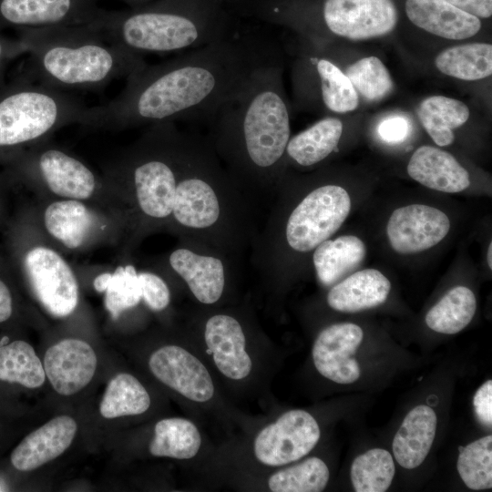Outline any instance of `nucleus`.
<instances>
[{
  "mask_svg": "<svg viewBox=\"0 0 492 492\" xmlns=\"http://www.w3.org/2000/svg\"><path fill=\"white\" fill-rule=\"evenodd\" d=\"M276 58L270 44L230 33L127 78L108 103L87 108L79 124L121 130L177 120L205 122L261 66Z\"/></svg>",
  "mask_w": 492,
  "mask_h": 492,
  "instance_id": "obj_1",
  "label": "nucleus"
},
{
  "mask_svg": "<svg viewBox=\"0 0 492 492\" xmlns=\"http://www.w3.org/2000/svg\"><path fill=\"white\" fill-rule=\"evenodd\" d=\"M207 138L245 195H270L291 138L290 109L278 58L258 67L204 122Z\"/></svg>",
  "mask_w": 492,
  "mask_h": 492,
  "instance_id": "obj_2",
  "label": "nucleus"
},
{
  "mask_svg": "<svg viewBox=\"0 0 492 492\" xmlns=\"http://www.w3.org/2000/svg\"><path fill=\"white\" fill-rule=\"evenodd\" d=\"M194 133L176 122L149 128L106 169L103 177L135 244L153 231H168L179 174Z\"/></svg>",
  "mask_w": 492,
  "mask_h": 492,
  "instance_id": "obj_3",
  "label": "nucleus"
},
{
  "mask_svg": "<svg viewBox=\"0 0 492 492\" xmlns=\"http://www.w3.org/2000/svg\"><path fill=\"white\" fill-rule=\"evenodd\" d=\"M246 200L207 137L194 134L178 179L168 231L225 255L238 252L251 238Z\"/></svg>",
  "mask_w": 492,
  "mask_h": 492,
  "instance_id": "obj_4",
  "label": "nucleus"
},
{
  "mask_svg": "<svg viewBox=\"0 0 492 492\" xmlns=\"http://www.w3.org/2000/svg\"><path fill=\"white\" fill-rule=\"evenodd\" d=\"M27 78L56 89H97L142 68V56L107 41L91 24L24 29Z\"/></svg>",
  "mask_w": 492,
  "mask_h": 492,
  "instance_id": "obj_5",
  "label": "nucleus"
},
{
  "mask_svg": "<svg viewBox=\"0 0 492 492\" xmlns=\"http://www.w3.org/2000/svg\"><path fill=\"white\" fill-rule=\"evenodd\" d=\"M91 24L109 43L142 57L184 53L230 34L211 19L167 4L128 12H101Z\"/></svg>",
  "mask_w": 492,
  "mask_h": 492,
  "instance_id": "obj_6",
  "label": "nucleus"
},
{
  "mask_svg": "<svg viewBox=\"0 0 492 492\" xmlns=\"http://www.w3.org/2000/svg\"><path fill=\"white\" fill-rule=\"evenodd\" d=\"M87 107L60 89L28 79L0 91V157L14 159L80 122Z\"/></svg>",
  "mask_w": 492,
  "mask_h": 492,
  "instance_id": "obj_7",
  "label": "nucleus"
},
{
  "mask_svg": "<svg viewBox=\"0 0 492 492\" xmlns=\"http://www.w3.org/2000/svg\"><path fill=\"white\" fill-rule=\"evenodd\" d=\"M14 159L17 173L43 200H77L96 202L116 210L103 176L70 151L44 140Z\"/></svg>",
  "mask_w": 492,
  "mask_h": 492,
  "instance_id": "obj_8",
  "label": "nucleus"
},
{
  "mask_svg": "<svg viewBox=\"0 0 492 492\" xmlns=\"http://www.w3.org/2000/svg\"><path fill=\"white\" fill-rule=\"evenodd\" d=\"M36 229L38 232L30 228L18 245L17 270L39 305L55 318H66L78 305V282L68 261Z\"/></svg>",
  "mask_w": 492,
  "mask_h": 492,
  "instance_id": "obj_9",
  "label": "nucleus"
},
{
  "mask_svg": "<svg viewBox=\"0 0 492 492\" xmlns=\"http://www.w3.org/2000/svg\"><path fill=\"white\" fill-rule=\"evenodd\" d=\"M42 202L34 223L56 248L80 252L125 232L121 214L110 207L77 200Z\"/></svg>",
  "mask_w": 492,
  "mask_h": 492,
  "instance_id": "obj_10",
  "label": "nucleus"
},
{
  "mask_svg": "<svg viewBox=\"0 0 492 492\" xmlns=\"http://www.w3.org/2000/svg\"><path fill=\"white\" fill-rule=\"evenodd\" d=\"M351 199L341 186L325 184L313 189L290 211L281 232L284 246L296 253H307L330 239L344 222Z\"/></svg>",
  "mask_w": 492,
  "mask_h": 492,
  "instance_id": "obj_11",
  "label": "nucleus"
},
{
  "mask_svg": "<svg viewBox=\"0 0 492 492\" xmlns=\"http://www.w3.org/2000/svg\"><path fill=\"white\" fill-rule=\"evenodd\" d=\"M320 436L319 425L311 414L302 409L290 410L259 432L253 445L254 456L263 465L284 466L309 454Z\"/></svg>",
  "mask_w": 492,
  "mask_h": 492,
  "instance_id": "obj_12",
  "label": "nucleus"
},
{
  "mask_svg": "<svg viewBox=\"0 0 492 492\" xmlns=\"http://www.w3.org/2000/svg\"><path fill=\"white\" fill-rule=\"evenodd\" d=\"M322 15L331 35L354 41L387 36L398 20L393 0H324Z\"/></svg>",
  "mask_w": 492,
  "mask_h": 492,
  "instance_id": "obj_13",
  "label": "nucleus"
},
{
  "mask_svg": "<svg viewBox=\"0 0 492 492\" xmlns=\"http://www.w3.org/2000/svg\"><path fill=\"white\" fill-rule=\"evenodd\" d=\"M295 84L302 102L316 100L330 112L344 114L359 106L358 93L350 79L325 56L299 61L295 68Z\"/></svg>",
  "mask_w": 492,
  "mask_h": 492,
  "instance_id": "obj_14",
  "label": "nucleus"
},
{
  "mask_svg": "<svg viewBox=\"0 0 492 492\" xmlns=\"http://www.w3.org/2000/svg\"><path fill=\"white\" fill-rule=\"evenodd\" d=\"M100 13L96 0H0V26L24 30L86 25Z\"/></svg>",
  "mask_w": 492,
  "mask_h": 492,
  "instance_id": "obj_15",
  "label": "nucleus"
},
{
  "mask_svg": "<svg viewBox=\"0 0 492 492\" xmlns=\"http://www.w3.org/2000/svg\"><path fill=\"white\" fill-rule=\"evenodd\" d=\"M225 254L182 241L168 257L170 268L203 304H214L222 296L226 284Z\"/></svg>",
  "mask_w": 492,
  "mask_h": 492,
  "instance_id": "obj_16",
  "label": "nucleus"
},
{
  "mask_svg": "<svg viewBox=\"0 0 492 492\" xmlns=\"http://www.w3.org/2000/svg\"><path fill=\"white\" fill-rule=\"evenodd\" d=\"M449 229L450 220L440 210L411 204L393 211L387 222L386 234L396 252L413 254L439 243Z\"/></svg>",
  "mask_w": 492,
  "mask_h": 492,
  "instance_id": "obj_17",
  "label": "nucleus"
},
{
  "mask_svg": "<svg viewBox=\"0 0 492 492\" xmlns=\"http://www.w3.org/2000/svg\"><path fill=\"white\" fill-rule=\"evenodd\" d=\"M363 338L362 328L351 323H335L322 330L312 350L316 370L337 384L355 382L360 377V368L354 354Z\"/></svg>",
  "mask_w": 492,
  "mask_h": 492,
  "instance_id": "obj_18",
  "label": "nucleus"
},
{
  "mask_svg": "<svg viewBox=\"0 0 492 492\" xmlns=\"http://www.w3.org/2000/svg\"><path fill=\"white\" fill-rule=\"evenodd\" d=\"M153 375L184 397L202 403L214 395V384L204 364L178 345H165L149 357Z\"/></svg>",
  "mask_w": 492,
  "mask_h": 492,
  "instance_id": "obj_19",
  "label": "nucleus"
},
{
  "mask_svg": "<svg viewBox=\"0 0 492 492\" xmlns=\"http://www.w3.org/2000/svg\"><path fill=\"white\" fill-rule=\"evenodd\" d=\"M97 364L96 353L87 342L67 338L46 350L43 366L55 391L71 395L89 384Z\"/></svg>",
  "mask_w": 492,
  "mask_h": 492,
  "instance_id": "obj_20",
  "label": "nucleus"
},
{
  "mask_svg": "<svg viewBox=\"0 0 492 492\" xmlns=\"http://www.w3.org/2000/svg\"><path fill=\"white\" fill-rule=\"evenodd\" d=\"M205 343L220 372L240 380L247 377L252 363L246 352V339L240 322L226 313L210 316L204 327Z\"/></svg>",
  "mask_w": 492,
  "mask_h": 492,
  "instance_id": "obj_21",
  "label": "nucleus"
},
{
  "mask_svg": "<svg viewBox=\"0 0 492 492\" xmlns=\"http://www.w3.org/2000/svg\"><path fill=\"white\" fill-rule=\"evenodd\" d=\"M77 425L68 415L56 416L26 436L11 454L19 471H32L62 455L71 445Z\"/></svg>",
  "mask_w": 492,
  "mask_h": 492,
  "instance_id": "obj_22",
  "label": "nucleus"
},
{
  "mask_svg": "<svg viewBox=\"0 0 492 492\" xmlns=\"http://www.w3.org/2000/svg\"><path fill=\"white\" fill-rule=\"evenodd\" d=\"M405 10L416 27L448 40L471 38L482 26L479 18L445 0H405Z\"/></svg>",
  "mask_w": 492,
  "mask_h": 492,
  "instance_id": "obj_23",
  "label": "nucleus"
},
{
  "mask_svg": "<svg viewBox=\"0 0 492 492\" xmlns=\"http://www.w3.org/2000/svg\"><path fill=\"white\" fill-rule=\"evenodd\" d=\"M407 173L423 186L446 193L463 191L470 185L467 170L452 154L428 145L413 153Z\"/></svg>",
  "mask_w": 492,
  "mask_h": 492,
  "instance_id": "obj_24",
  "label": "nucleus"
},
{
  "mask_svg": "<svg viewBox=\"0 0 492 492\" xmlns=\"http://www.w3.org/2000/svg\"><path fill=\"white\" fill-rule=\"evenodd\" d=\"M390 290L391 282L381 272L364 269L333 285L326 300L335 311L356 313L384 303Z\"/></svg>",
  "mask_w": 492,
  "mask_h": 492,
  "instance_id": "obj_25",
  "label": "nucleus"
},
{
  "mask_svg": "<svg viewBox=\"0 0 492 492\" xmlns=\"http://www.w3.org/2000/svg\"><path fill=\"white\" fill-rule=\"evenodd\" d=\"M436 415L428 405L414 407L403 420L393 440V452L404 468L419 466L428 455L436 431Z\"/></svg>",
  "mask_w": 492,
  "mask_h": 492,
  "instance_id": "obj_26",
  "label": "nucleus"
},
{
  "mask_svg": "<svg viewBox=\"0 0 492 492\" xmlns=\"http://www.w3.org/2000/svg\"><path fill=\"white\" fill-rule=\"evenodd\" d=\"M365 253L364 243L353 235L323 241L313 254L319 282L325 287L334 285L362 264Z\"/></svg>",
  "mask_w": 492,
  "mask_h": 492,
  "instance_id": "obj_27",
  "label": "nucleus"
},
{
  "mask_svg": "<svg viewBox=\"0 0 492 492\" xmlns=\"http://www.w3.org/2000/svg\"><path fill=\"white\" fill-rule=\"evenodd\" d=\"M343 130V122L335 117L318 120L290 138L286 147V159L302 167L320 163L336 149Z\"/></svg>",
  "mask_w": 492,
  "mask_h": 492,
  "instance_id": "obj_28",
  "label": "nucleus"
},
{
  "mask_svg": "<svg viewBox=\"0 0 492 492\" xmlns=\"http://www.w3.org/2000/svg\"><path fill=\"white\" fill-rule=\"evenodd\" d=\"M468 107L462 101L446 96H430L417 108V116L432 140L440 147L452 144L454 130L469 118Z\"/></svg>",
  "mask_w": 492,
  "mask_h": 492,
  "instance_id": "obj_29",
  "label": "nucleus"
},
{
  "mask_svg": "<svg viewBox=\"0 0 492 492\" xmlns=\"http://www.w3.org/2000/svg\"><path fill=\"white\" fill-rule=\"evenodd\" d=\"M435 66L442 74L456 79H484L492 74V46L474 42L447 47L436 56Z\"/></svg>",
  "mask_w": 492,
  "mask_h": 492,
  "instance_id": "obj_30",
  "label": "nucleus"
},
{
  "mask_svg": "<svg viewBox=\"0 0 492 492\" xmlns=\"http://www.w3.org/2000/svg\"><path fill=\"white\" fill-rule=\"evenodd\" d=\"M200 445V431L191 421L171 417L156 424L149 450L154 456L190 459L197 455Z\"/></svg>",
  "mask_w": 492,
  "mask_h": 492,
  "instance_id": "obj_31",
  "label": "nucleus"
},
{
  "mask_svg": "<svg viewBox=\"0 0 492 492\" xmlns=\"http://www.w3.org/2000/svg\"><path fill=\"white\" fill-rule=\"evenodd\" d=\"M476 309L473 292L466 286H456L428 311L425 323L440 333H457L472 321Z\"/></svg>",
  "mask_w": 492,
  "mask_h": 492,
  "instance_id": "obj_32",
  "label": "nucleus"
},
{
  "mask_svg": "<svg viewBox=\"0 0 492 492\" xmlns=\"http://www.w3.org/2000/svg\"><path fill=\"white\" fill-rule=\"evenodd\" d=\"M150 397L142 384L133 375L121 373L113 377L99 405V412L105 418L136 415L146 412Z\"/></svg>",
  "mask_w": 492,
  "mask_h": 492,
  "instance_id": "obj_33",
  "label": "nucleus"
},
{
  "mask_svg": "<svg viewBox=\"0 0 492 492\" xmlns=\"http://www.w3.org/2000/svg\"><path fill=\"white\" fill-rule=\"evenodd\" d=\"M0 380L32 389L43 385L44 366L28 343L16 340L0 346Z\"/></svg>",
  "mask_w": 492,
  "mask_h": 492,
  "instance_id": "obj_34",
  "label": "nucleus"
},
{
  "mask_svg": "<svg viewBox=\"0 0 492 492\" xmlns=\"http://www.w3.org/2000/svg\"><path fill=\"white\" fill-rule=\"evenodd\" d=\"M94 288L105 292V306L114 319L142 301L138 272L132 265L118 266L112 273H102L94 281Z\"/></svg>",
  "mask_w": 492,
  "mask_h": 492,
  "instance_id": "obj_35",
  "label": "nucleus"
},
{
  "mask_svg": "<svg viewBox=\"0 0 492 492\" xmlns=\"http://www.w3.org/2000/svg\"><path fill=\"white\" fill-rule=\"evenodd\" d=\"M392 455L384 449L374 448L358 456L351 466V480L356 492H384L395 476Z\"/></svg>",
  "mask_w": 492,
  "mask_h": 492,
  "instance_id": "obj_36",
  "label": "nucleus"
},
{
  "mask_svg": "<svg viewBox=\"0 0 492 492\" xmlns=\"http://www.w3.org/2000/svg\"><path fill=\"white\" fill-rule=\"evenodd\" d=\"M326 464L318 457H309L272 474L268 487L273 492H320L329 480Z\"/></svg>",
  "mask_w": 492,
  "mask_h": 492,
  "instance_id": "obj_37",
  "label": "nucleus"
},
{
  "mask_svg": "<svg viewBox=\"0 0 492 492\" xmlns=\"http://www.w3.org/2000/svg\"><path fill=\"white\" fill-rule=\"evenodd\" d=\"M344 74L356 92L370 102L385 98L394 89V81L387 67L375 56L356 60L345 68Z\"/></svg>",
  "mask_w": 492,
  "mask_h": 492,
  "instance_id": "obj_38",
  "label": "nucleus"
},
{
  "mask_svg": "<svg viewBox=\"0 0 492 492\" xmlns=\"http://www.w3.org/2000/svg\"><path fill=\"white\" fill-rule=\"evenodd\" d=\"M457 472L465 485L473 490L492 487V436L481 437L460 448Z\"/></svg>",
  "mask_w": 492,
  "mask_h": 492,
  "instance_id": "obj_39",
  "label": "nucleus"
},
{
  "mask_svg": "<svg viewBox=\"0 0 492 492\" xmlns=\"http://www.w3.org/2000/svg\"><path fill=\"white\" fill-rule=\"evenodd\" d=\"M141 287L142 301L154 312L165 310L170 302V291L159 274L149 272H138Z\"/></svg>",
  "mask_w": 492,
  "mask_h": 492,
  "instance_id": "obj_40",
  "label": "nucleus"
},
{
  "mask_svg": "<svg viewBox=\"0 0 492 492\" xmlns=\"http://www.w3.org/2000/svg\"><path fill=\"white\" fill-rule=\"evenodd\" d=\"M411 130L409 120L400 115L383 119L377 128L380 138L388 144H398L406 139Z\"/></svg>",
  "mask_w": 492,
  "mask_h": 492,
  "instance_id": "obj_41",
  "label": "nucleus"
},
{
  "mask_svg": "<svg viewBox=\"0 0 492 492\" xmlns=\"http://www.w3.org/2000/svg\"><path fill=\"white\" fill-rule=\"evenodd\" d=\"M475 413L479 422L487 427L492 425V380L485 382L473 399Z\"/></svg>",
  "mask_w": 492,
  "mask_h": 492,
  "instance_id": "obj_42",
  "label": "nucleus"
},
{
  "mask_svg": "<svg viewBox=\"0 0 492 492\" xmlns=\"http://www.w3.org/2000/svg\"><path fill=\"white\" fill-rule=\"evenodd\" d=\"M455 7L477 18L492 15V0H445Z\"/></svg>",
  "mask_w": 492,
  "mask_h": 492,
  "instance_id": "obj_43",
  "label": "nucleus"
},
{
  "mask_svg": "<svg viewBox=\"0 0 492 492\" xmlns=\"http://www.w3.org/2000/svg\"><path fill=\"white\" fill-rule=\"evenodd\" d=\"M13 313V297L5 282L0 278V323L7 321Z\"/></svg>",
  "mask_w": 492,
  "mask_h": 492,
  "instance_id": "obj_44",
  "label": "nucleus"
},
{
  "mask_svg": "<svg viewBox=\"0 0 492 492\" xmlns=\"http://www.w3.org/2000/svg\"><path fill=\"white\" fill-rule=\"evenodd\" d=\"M22 51H25V47L21 41L9 43L0 36V67L9 56Z\"/></svg>",
  "mask_w": 492,
  "mask_h": 492,
  "instance_id": "obj_45",
  "label": "nucleus"
},
{
  "mask_svg": "<svg viewBox=\"0 0 492 492\" xmlns=\"http://www.w3.org/2000/svg\"><path fill=\"white\" fill-rule=\"evenodd\" d=\"M491 255H492V243L490 242L488 245V250H487V264L490 269H492L491 268L492 267Z\"/></svg>",
  "mask_w": 492,
  "mask_h": 492,
  "instance_id": "obj_46",
  "label": "nucleus"
},
{
  "mask_svg": "<svg viewBox=\"0 0 492 492\" xmlns=\"http://www.w3.org/2000/svg\"><path fill=\"white\" fill-rule=\"evenodd\" d=\"M9 343V338L8 336H4L1 340H0V346L2 345H5L6 343Z\"/></svg>",
  "mask_w": 492,
  "mask_h": 492,
  "instance_id": "obj_47",
  "label": "nucleus"
}]
</instances>
